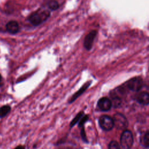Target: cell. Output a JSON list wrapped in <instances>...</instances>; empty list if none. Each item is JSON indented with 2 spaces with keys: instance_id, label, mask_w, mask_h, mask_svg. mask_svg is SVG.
I'll return each instance as SVG.
<instances>
[{
  "instance_id": "7c38bea8",
  "label": "cell",
  "mask_w": 149,
  "mask_h": 149,
  "mask_svg": "<svg viewBox=\"0 0 149 149\" xmlns=\"http://www.w3.org/2000/svg\"><path fill=\"white\" fill-rule=\"evenodd\" d=\"M11 108L9 105H6L1 107L0 108V118L5 117L10 111Z\"/></svg>"
},
{
  "instance_id": "4fadbf2b",
  "label": "cell",
  "mask_w": 149,
  "mask_h": 149,
  "mask_svg": "<svg viewBox=\"0 0 149 149\" xmlns=\"http://www.w3.org/2000/svg\"><path fill=\"white\" fill-rule=\"evenodd\" d=\"M112 106L114 108H119L122 104L121 98L118 97H112V100H111Z\"/></svg>"
},
{
  "instance_id": "30bf717a",
  "label": "cell",
  "mask_w": 149,
  "mask_h": 149,
  "mask_svg": "<svg viewBox=\"0 0 149 149\" xmlns=\"http://www.w3.org/2000/svg\"><path fill=\"white\" fill-rule=\"evenodd\" d=\"M6 28L7 31L12 34L17 33L19 30V26L17 22L14 20L9 22L6 25Z\"/></svg>"
},
{
  "instance_id": "5bb4252c",
  "label": "cell",
  "mask_w": 149,
  "mask_h": 149,
  "mask_svg": "<svg viewBox=\"0 0 149 149\" xmlns=\"http://www.w3.org/2000/svg\"><path fill=\"white\" fill-rule=\"evenodd\" d=\"M48 8L51 10H55L59 8V3L55 0H51L47 3Z\"/></svg>"
},
{
  "instance_id": "6da1fadb",
  "label": "cell",
  "mask_w": 149,
  "mask_h": 149,
  "mask_svg": "<svg viewBox=\"0 0 149 149\" xmlns=\"http://www.w3.org/2000/svg\"><path fill=\"white\" fill-rule=\"evenodd\" d=\"M50 12L45 9H39L32 13L28 17L29 22L34 26H39L46 21L50 16Z\"/></svg>"
},
{
  "instance_id": "2e32d148",
  "label": "cell",
  "mask_w": 149,
  "mask_h": 149,
  "mask_svg": "<svg viewBox=\"0 0 149 149\" xmlns=\"http://www.w3.org/2000/svg\"><path fill=\"white\" fill-rule=\"evenodd\" d=\"M108 149H120V147L116 141H112L108 145Z\"/></svg>"
},
{
  "instance_id": "277c9868",
  "label": "cell",
  "mask_w": 149,
  "mask_h": 149,
  "mask_svg": "<svg viewBox=\"0 0 149 149\" xmlns=\"http://www.w3.org/2000/svg\"><path fill=\"white\" fill-rule=\"evenodd\" d=\"M127 88L132 91H140L144 85V82L141 77H134L128 80L126 83Z\"/></svg>"
},
{
  "instance_id": "9a60e30c",
  "label": "cell",
  "mask_w": 149,
  "mask_h": 149,
  "mask_svg": "<svg viewBox=\"0 0 149 149\" xmlns=\"http://www.w3.org/2000/svg\"><path fill=\"white\" fill-rule=\"evenodd\" d=\"M83 115H84V112L83 111H81V112H79V113H77L76 115V116L73 119V120L71 121V122L70 123V127H72L78 121H79V120L83 116Z\"/></svg>"
},
{
  "instance_id": "e0dca14e",
  "label": "cell",
  "mask_w": 149,
  "mask_h": 149,
  "mask_svg": "<svg viewBox=\"0 0 149 149\" xmlns=\"http://www.w3.org/2000/svg\"><path fill=\"white\" fill-rule=\"evenodd\" d=\"M88 119V115H84L79 120V127H83L84 124L86 122V121H87V120Z\"/></svg>"
},
{
  "instance_id": "9c48e42d",
  "label": "cell",
  "mask_w": 149,
  "mask_h": 149,
  "mask_svg": "<svg viewBox=\"0 0 149 149\" xmlns=\"http://www.w3.org/2000/svg\"><path fill=\"white\" fill-rule=\"evenodd\" d=\"M136 100L140 104L147 105L149 103V94L147 92H141L136 96Z\"/></svg>"
},
{
  "instance_id": "3957f363",
  "label": "cell",
  "mask_w": 149,
  "mask_h": 149,
  "mask_svg": "<svg viewBox=\"0 0 149 149\" xmlns=\"http://www.w3.org/2000/svg\"><path fill=\"white\" fill-rule=\"evenodd\" d=\"M112 119L114 126L118 130H126L128 126V121L126 118L122 113H115Z\"/></svg>"
},
{
  "instance_id": "ac0fdd59",
  "label": "cell",
  "mask_w": 149,
  "mask_h": 149,
  "mask_svg": "<svg viewBox=\"0 0 149 149\" xmlns=\"http://www.w3.org/2000/svg\"><path fill=\"white\" fill-rule=\"evenodd\" d=\"M80 134H81V138H82L83 140L86 143H88V141H87V137H86V133H85L84 129L83 127H82V128H81Z\"/></svg>"
},
{
  "instance_id": "ffe728a7",
  "label": "cell",
  "mask_w": 149,
  "mask_h": 149,
  "mask_svg": "<svg viewBox=\"0 0 149 149\" xmlns=\"http://www.w3.org/2000/svg\"><path fill=\"white\" fill-rule=\"evenodd\" d=\"M1 74H0V81H1Z\"/></svg>"
},
{
  "instance_id": "ba28073f",
  "label": "cell",
  "mask_w": 149,
  "mask_h": 149,
  "mask_svg": "<svg viewBox=\"0 0 149 149\" xmlns=\"http://www.w3.org/2000/svg\"><path fill=\"white\" fill-rule=\"evenodd\" d=\"M91 83V81H88L84 85H83L81 86V87L71 97V98L69 100V103L73 102L79 96H80L89 87V86H90Z\"/></svg>"
},
{
  "instance_id": "5b68a950",
  "label": "cell",
  "mask_w": 149,
  "mask_h": 149,
  "mask_svg": "<svg viewBox=\"0 0 149 149\" xmlns=\"http://www.w3.org/2000/svg\"><path fill=\"white\" fill-rule=\"evenodd\" d=\"M99 125L105 131L111 130L114 126L112 118L108 115H102L99 118Z\"/></svg>"
},
{
  "instance_id": "7a4b0ae2",
  "label": "cell",
  "mask_w": 149,
  "mask_h": 149,
  "mask_svg": "<svg viewBox=\"0 0 149 149\" xmlns=\"http://www.w3.org/2000/svg\"><path fill=\"white\" fill-rule=\"evenodd\" d=\"M120 143L123 149H130L132 148L133 144V137L130 130H123L120 136Z\"/></svg>"
},
{
  "instance_id": "d6986e66",
  "label": "cell",
  "mask_w": 149,
  "mask_h": 149,
  "mask_svg": "<svg viewBox=\"0 0 149 149\" xmlns=\"http://www.w3.org/2000/svg\"><path fill=\"white\" fill-rule=\"evenodd\" d=\"M15 149H24V147L23 146L20 145V146H17Z\"/></svg>"
},
{
  "instance_id": "8fae6325",
  "label": "cell",
  "mask_w": 149,
  "mask_h": 149,
  "mask_svg": "<svg viewBox=\"0 0 149 149\" xmlns=\"http://www.w3.org/2000/svg\"><path fill=\"white\" fill-rule=\"evenodd\" d=\"M140 144L144 147L148 148L149 147V132L147 130L143 135L141 136L140 140Z\"/></svg>"
},
{
  "instance_id": "8992f818",
  "label": "cell",
  "mask_w": 149,
  "mask_h": 149,
  "mask_svg": "<svg viewBox=\"0 0 149 149\" xmlns=\"http://www.w3.org/2000/svg\"><path fill=\"white\" fill-rule=\"evenodd\" d=\"M97 34V31L96 30H92L85 37L83 41V46L87 51H90L92 48Z\"/></svg>"
},
{
  "instance_id": "52a82bcc",
  "label": "cell",
  "mask_w": 149,
  "mask_h": 149,
  "mask_svg": "<svg viewBox=\"0 0 149 149\" xmlns=\"http://www.w3.org/2000/svg\"><path fill=\"white\" fill-rule=\"evenodd\" d=\"M98 108L102 111H108L112 107L111 100L107 97L101 98L97 102Z\"/></svg>"
}]
</instances>
